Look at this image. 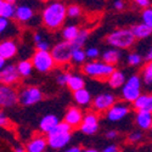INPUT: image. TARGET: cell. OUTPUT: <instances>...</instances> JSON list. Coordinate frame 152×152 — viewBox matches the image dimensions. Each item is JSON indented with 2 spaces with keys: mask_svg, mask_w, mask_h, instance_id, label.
<instances>
[{
  "mask_svg": "<svg viewBox=\"0 0 152 152\" xmlns=\"http://www.w3.org/2000/svg\"><path fill=\"white\" fill-rule=\"evenodd\" d=\"M60 122H61V121L58 119L57 116H55V115H46V116H44V117L40 119V122H39V129H40L42 133L48 134L53 128H55V126H56Z\"/></svg>",
  "mask_w": 152,
  "mask_h": 152,
  "instance_id": "24",
  "label": "cell"
},
{
  "mask_svg": "<svg viewBox=\"0 0 152 152\" xmlns=\"http://www.w3.org/2000/svg\"><path fill=\"white\" fill-rule=\"evenodd\" d=\"M71 61L73 63H75V65H84L85 61H86L85 50L84 49H73Z\"/></svg>",
  "mask_w": 152,
  "mask_h": 152,
  "instance_id": "33",
  "label": "cell"
},
{
  "mask_svg": "<svg viewBox=\"0 0 152 152\" xmlns=\"http://www.w3.org/2000/svg\"><path fill=\"white\" fill-rule=\"evenodd\" d=\"M118 135H119V133H118V130H116V129L108 130V132L105 134L106 139H108V140H115V139H117V137H118Z\"/></svg>",
  "mask_w": 152,
  "mask_h": 152,
  "instance_id": "41",
  "label": "cell"
},
{
  "mask_svg": "<svg viewBox=\"0 0 152 152\" xmlns=\"http://www.w3.org/2000/svg\"><path fill=\"white\" fill-rule=\"evenodd\" d=\"M51 48H53V45L50 43V40L43 39L40 43L35 44V51H50Z\"/></svg>",
  "mask_w": 152,
  "mask_h": 152,
  "instance_id": "39",
  "label": "cell"
},
{
  "mask_svg": "<svg viewBox=\"0 0 152 152\" xmlns=\"http://www.w3.org/2000/svg\"><path fill=\"white\" fill-rule=\"evenodd\" d=\"M43 100V93L37 86H26L18 93V102L23 106H33Z\"/></svg>",
  "mask_w": 152,
  "mask_h": 152,
  "instance_id": "8",
  "label": "cell"
},
{
  "mask_svg": "<svg viewBox=\"0 0 152 152\" xmlns=\"http://www.w3.org/2000/svg\"><path fill=\"white\" fill-rule=\"evenodd\" d=\"M72 140V133H65L55 136H48L46 142L53 150H62L65 148Z\"/></svg>",
  "mask_w": 152,
  "mask_h": 152,
  "instance_id": "16",
  "label": "cell"
},
{
  "mask_svg": "<svg viewBox=\"0 0 152 152\" xmlns=\"http://www.w3.org/2000/svg\"><path fill=\"white\" fill-rule=\"evenodd\" d=\"M72 51H73L72 43L62 40L51 48L50 54H51V57L55 61V63H58V65H67V63L71 62Z\"/></svg>",
  "mask_w": 152,
  "mask_h": 152,
  "instance_id": "5",
  "label": "cell"
},
{
  "mask_svg": "<svg viewBox=\"0 0 152 152\" xmlns=\"http://www.w3.org/2000/svg\"><path fill=\"white\" fill-rule=\"evenodd\" d=\"M78 32H79V28H78L77 24H68V26L62 28L61 37H62V39L65 42L72 43L75 39V37L78 35Z\"/></svg>",
  "mask_w": 152,
  "mask_h": 152,
  "instance_id": "26",
  "label": "cell"
},
{
  "mask_svg": "<svg viewBox=\"0 0 152 152\" xmlns=\"http://www.w3.org/2000/svg\"><path fill=\"white\" fill-rule=\"evenodd\" d=\"M20 74L16 69V66L14 63H9L5 65L4 68L0 71V84L1 85H7L12 86L14 84L18 83L20 80Z\"/></svg>",
  "mask_w": 152,
  "mask_h": 152,
  "instance_id": "13",
  "label": "cell"
},
{
  "mask_svg": "<svg viewBox=\"0 0 152 152\" xmlns=\"http://www.w3.org/2000/svg\"><path fill=\"white\" fill-rule=\"evenodd\" d=\"M35 18H37L35 11L29 3H21V4L17 3L15 15H14V20L16 22L22 24H28V26H37L40 22L34 21Z\"/></svg>",
  "mask_w": 152,
  "mask_h": 152,
  "instance_id": "7",
  "label": "cell"
},
{
  "mask_svg": "<svg viewBox=\"0 0 152 152\" xmlns=\"http://www.w3.org/2000/svg\"><path fill=\"white\" fill-rule=\"evenodd\" d=\"M121 96L124 100L125 104L134 102V101L142 94V83L140 75L132 74L130 77L125 80L124 85L121 88Z\"/></svg>",
  "mask_w": 152,
  "mask_h": 152,
  "instance_id": "4",
  "label": "cell"
},
{
  "mask_svg": "<svg viewBox=\"0 0 152 152\" xmlns=\"http://www.w3.org/2000/svg\"><path fill=\"white\" fill-rule=\"evenodd\" d=\"M101 58H102L104 63L115 67L117 63H119V61L122 58V51H121V50H117V49H113V48L107 49L106 51L102 53Z\"/></svg>",
  "mask_w": 152,
  "mask_h": 152,
  "instance_id": "20",
  "label": "cell"
},
{
  "mask_svg": "<svg viewBox=\"0 0 152 152\" xmlns=\"http://www.w3.org/2000/svg\"><path fill=\"white\" fill-rule=\"evenodd\" d=\"M67 5L61 1L48 3L42 11V23L49 31H58L66 22Z\"/></svg>",
  "mask_w": 152,
  "mask_h": 152,
  "instance_id": "1",
  "label": "cell"
},
{
  "mask_svg": "<svg viewBox=\"0 0 152 152\" xmlns=\"http://www.w3.org/2000/svg\"><path fill=\"white\" fill-rule=\"evenodd\" d=\"M141 20H142V23L145 24V26L152 28V9L151 7L142 10V12H141Z\"/></svg>",
  "mask_w": 152,
  "mask_h": 152,
  "instance_id": "36",
  "label": "cell"
},
{
  "mask_svg": "<svg viewBox=\"0 0 152 152\" xmlns=\"http://www.w3.org/2000/svg\"><path fill=\"white\" fill-rule=\"evenodd\" d=\"M132 34L134 35L135 40H144V39H148L152 34V28L145 26L144 23H139V24H134L132 26V28H129Z\"/></svg>",
  "mask_w": 152,
  "mask_h": 152,
  "instance_id": "22",
  "label": "cell"
},
{
  "mask_svg": "<svg viewBox=\"0 0 152 152\" xmlns=\"http://www.w3.org/2000/svg\"><path fill=\"white\" fill-rule=\"evenodd\" d=\"M20 33L16 24L11 20H6L0 17V38H4V35L7 37H15Z\"/></svg>",
  "mask_w": 152,
  "mask_h": 152,
  "instance_id": "19",
  "label": "cell"
},
{
  "mask_svg": "<svg viewBox=\"0 0 152 152\" xmlns=\"http://www.w3.org/2000/svg\"><path fill=\"white\" fill-rule=\"evenodd\" d=\"M89 35H90V32L85 29V28H79V32H78V35L75 37V39L72 42V45H73V49H83V46L85 45V43L89 39Z\"/></svg>",
  "mask_w": 152,
  "mask_h": 152,
  "instance_id": "29",
  "label": "cell"
},
{
  "mask_svg": "<svg viewBox=\"0 0 152 152\" xmlns=\"http://www.w3.org/2000/svg\"><path fill=\"white\" fill-rule=\"evenodd\" d=\"M117 102V97L112 93H101L91 100V106L96 112H106Z\"/></svg>",
  "mask_w": 152,
  "mask_h": 152,
  "instance_id": "9",
  "label": "cell"
},
{
  "mask_svg": "<svg viewBox=\"0 0 152 152\" xmlns=\"http://www.w3.org/2000/svg\"><path fill=\"white\" fill-rule=\"evenodd\" d=\"M73 99L75 101V104L82 106V107H89L91 105V93L89 90H86L85 88L84 89H80L78 91L73 93Z\"/></svg>",
  "mask_w": 152,
  "mask_h": 152,
  "instance_id": "25",
  "label": "cell"
},
{
  "mask_svg": "<svg viewBox=\"0 0 152 152\" xmlns=\"http://www.w3.org/2000/svg\"><path fill=\"white\" fill-rule=\"evenodd\" d=\"M85 56L86 58H89L90 61H96L100 56V50L95 46H90L85 50Z\"/></svg>",
  "mask_w": 152,
  "mask_h": 152,
  "instance_id": "37",
  "label": "cell"
},
{
  "mask_svg": "<svg viewBox=\"0 0 152 152\" xmlns=\"http://www.w3.org/2000/svg\"><path fill=\"white\" fill-rule=\"evenodd\" d=\"M15 152H26V148L20 145V146H16L15 147Z\"/></svg>",
  "mask_w": 152,
  "mask_h": 152,
  "instance_id": "49",
  "label": "cell"
},
{
  "mask_svg": "<svg viewBox=\"0 0 152 152\" xmlns=\"http://www.w3.org/2000/svg\"><path fill=\"white\" fill-rule=\"evenodd\" d=\"M113 9L117 11H123L125 9V3L122 0H117V1H113Z\"/></svg>",
  "mask_w": 152,
  "mask_h": 152,
  "instance_id": "43",
  "label": "cell"
},
{
  "mask_svg": "<svg viewBox=\"0 0 152 152\" xmlns=\"http://www.w3.org/2000/svg\"><path fill=\"white\" fill-rule=\"evenodd\" d=\"M31 62H32L33 69H37L40 73H48L50 71H53L56 66L50 51H35L32 55Z\"/></svg>",
  "mask_w": 152,
  "mask_h": 152,
  "instance_id": "6",
  "label": "cell"
},
{
  "mask_svg": "<svg viewBox=\"0 0 152 152\" xmlns=\"http://www.w3.org/2000/svg\"><path fill=\"white\" fill-rule=\"evenodd\" d=\"M140 79H141L142 84H145L147 88H151V85H152V63L151 62L146 63L144 66Z\"/></svg>",
  "mask_w": 152,
  "mask_h": 152,
  "instance_id": "31",
  "label": "cell"
},
{
  "mask_svg": "<svg viewBox=\"0 0 152 152\" xmlns=\"http://www.w3.org/2000/svg\"><path fill=\"white\" fill-rule=\"evenodd\" d=\"M116 69V67L106 65L102 61H88L85 62L83 67H82V72L88 75L90 78L94 79H107L110 75L112 74V72Z\"/></svg>",
  "mask_w": 152,
  "mask_h": 152,
  "instance_id": "3",
  "label": "cell"
},
{
  "mask_svg": "<svg viewBox=\"0 0 152 152\" xmlns=\"http://www.w3.org/2000/svg\"><path fill=\"white\" fill-rule=\"evenodd\" d=\"M43 39H44V37H43V33H42V32L37 31V32L33 34V42H34V44L40 43Z\"/></svg>",
  "mask_w": 152,
  "mask_h": 152,
  "instance_id": "45",
  "label": "cell"
},
{
  "mask_svg": "<svg viewBox=\"0 0 152 152\" xmlns=\"http://www.w3.org/2000/svg\"><path fill=\"white\" fill-rule=\"evenodd\" d=\"M9 124V118L3 111H0V126H6Z\"/></svg>",
  "mask_w": 152,
  "mask_h": 152,
  "instance_id": "44",
  "label": "cell"
},
{
  "mask_svg": "<svg viewBox=\"0 0 152 152\" xmlns=\"http://www.w3.org/2000/svg\"><path fill=\"white\" fill-rule=\"evenodd\" d=\"M83 116L84 113L79 107H69L66 111L65 115V122L67 125H69L71 128H79V125L83 121Z\"/></svg>",
  "mask_w": 152,
  "mask_h": 152,
  "instance_id": "15",
  "label": "cell"
},
{
  "mask_svg": "<svg viewBox=\"0 0 152 152\" xmlns=\"http://www.w3.org/2000/svg\"><path fill=\"white\" fill-rule=\"evenodd\" d=\"M71 74H72V73H69V72H62V73L57 74L56 83H57L58 85H61V86H66L67 83H68V79H69V77H71Z\"/></svg>",
  "mask_w": 152,
  "mask_h": 152,
  "instance_id": "38",
  "label": "cell"
},
{
  "mask_svg": "<svg viewBox=\"0 0 152 152\" xmlns=\"http://www.w3.org/2000/svg\"><path fill=\"white\" fill-rule=\"evenodd\" d=\"M142 60L147 61V63L151 62V60H152V48L151 46L147 49V53H145V56H142Z\"/></svg>",
  "mask_w": 152,
  "mask_h": 152,
  "instance_id": "47",
  "label": "cell"
},
{
  "mask_svg": "<svg viewBox=\"0 0 152 152\" xmlns=\"http://www.w3.org/2000/svg\"><path fill=\"white\" fill-rule=\"evenodd\" d=\"M100 128L99 117L95 112H88L83 116V121L79 125V129L85 135H94Z\"/></svg>",
  "mask_w": 152,
  "mask_h": 152,
  "instance_id": "11",
  "label": "cell"
},
{
  "mask_svg": "<svg viewBox=\"0 0 152 152\" xmlns=\"http://www.w3.org/2000/svg\"><path fill=\"white\" fill-rule=\"evenodd\" d=\"M130 107L125 102H116L111 108L106 111V118L110 122H121L129 115Z\"/></svg>",
  "mask_w": 152,
  "mask_h": 152,
  "instance_id": "12",
  "label": "cell"
},
{
  "mask_svg": "<svg viewBox=\"0 0 152 152\" xmlns=\"http://www.w3.org/2000/svg\"><path fill=\"white\" fill-rule=\"evenodd\" d=\"M6 65V61L3 58V57H0V71H1L4 68V66Z\"/></svg>",
  "mask_w": 152,
  "mask_h": 152,
  "instance_id": "50",
  "label": "cell"
},
{
  "mask_svg": "<svg viewBox=\"0 0 152 152\" xmlns=\"http://www.w3.org/2000/svg\"><path fill=\"white\" fill-rule=\"evenodd\" d=\"M63 152H82V147H79V146H71V147L66 148Z\"/></svg>",
  "mask_w": 152,
  "mask_h": 152,
  "instance_id": "48",
  "label": "cell"
},
{
  "mask_svg": "<svg viewBox=\"0 0 152 152\" xmlns=\"http://www.w3.org/2000/svg\"><path fill=\"white\" fill-rule=\"evenodd\" d=\"M135 5H137L139 7L148 9V7H151V1H150V0H136Z\"/></svg>",
  "mask_w": 152,
  "mask_h": 152,
  "instance_id": "42",
  "label": "cell"
},
{
  "mask_svg": "<svg viewBox=\"0 0 152 152\" xmlns=\"http://www.w3.org/2000/svg\"><path fill=\"white\" fill-rule=\"evenodd\" d=\"M18 53V45L14 39H3L0 42V57L5 61L14 58Z\"/></svg>",
  "mask_w": 152,
  "mask_h": 152,
  "instance_id": "14",
  "label": "cell"
},
{
  "mask_svg": "<svg viewBox=\"0 0 152 152\" xmlns=\"http://www.w3.org/2000/svg\"><path fill=\"white\" fill-rule=\"evenodd\" d=\"M4 3H5V0H0V16H1V12H3V7H4Z\"/></svg>",
  "mask_w": 152,
  "mask_h": 152,
  "instance_id": "52",
  "label": "cell"
},
{
  "mask_svg": "<svg viewBox=\"0 0 152 152\" xmlns=\"http://www.w3.org/2000/svg\"><path fill=\"white\" fill-rule=\"evenodd\" d=\"M106 42L110 46L117 50H126L130 49L135 44V38L128 28H119L110 33L106 38Z\"/></svg>",
  "mask_w": 152,
  "mask_h": 152,
  "instance_id": "2",
  "label": "cell"
},
{
  "mask_svg": "<svg viewBox=\"0 0 152 152\" xmlns=\"http://www.w3.org/2000/svg\"><path fill=\"white\" fill-rule=\"evenodd\" d=\"M102 152H119V147H118L117 145H115V144H112V145L106 146V147L102 150Z\"/></svg>",
  "mask_w": 152,
  "mask_h": 152,
  "instance_id": "46",
  "label": "cell"
},
{
  "mask_svg": "<svg viewBox=\"0 0 152 152\" xmlns=\"http://www.w3.org/2000/svg\"><path fill=\"white\" fill-rule=\"evenodd\" d=\"M135 123L139 129L150 130L152 126V112L148 111H137L135 115Z\"/></svg>",
  "mask_w": 152,
  "mask_h": 152,
  "instance_id": "17",
  "label": "cell"
},
{
  "mask_svg": "<svg viewBox=\"0 0 152 152\" xmlns=\"http://www.w3.org/2000/svg\"><path fill=\"white\" fill-rule=\"evenodd\" d=\"M82 152H99V151L95 148H85V150H82Z\"/></svg>",
  "mask_w": 152,
  "mask_h": 152,
  "instance_id": "51",
  "label": "cell"
},
{
  "mask_svg": "<svg viewBox=\"0 0 152 152\" xmlns=\"http://www.w3.org/2000/svg\"><path fill=\"white\" fill-rule=\"evenodd\" d=\"M15 66H16V69H17V72L20 74V77L28 78L29 75H32L33 66H32V62L29 60H21Z\"/></svg>",
  "mask_w": 152,
  "mask_h": 152,
  "instance_id": "27",
  "label": "cell"
},
{
  "mask_svg": "<svg viewBox=\"0 0 152 152\" xmlns=\"http://www.w3.org/2000/svg\"><path fill=\"white\" fill-rule=\"evenodd\" d=\"M66 14L69 18H78L82 15V7L77 4H71L66 7Z\"/></svg>",
  "mask_w": 152,
  "mask_h": 152,
  "instance_id": "35",
  "label": "cell"
},
{
  "mask_svg": "<svg viewBox=\"0 0 152 152\" xmlns=\"http://www.w3.org/2000/svg\"><path fill=\"white\" fill-rule=\"evenodd\" d=\"M72 132V128L69 125H67L65 122H60L55 128H53L48 134H46V137L48 136H55V135H60V134H65V133H71Z\"/></svg>",
  "mask_w": 152,
  "mask_h": 152,
  "instance_id": "32",
  "label": "cell"
},
{
  "mask_svg": "<svg viewBox=\"0 0 152 152\" xmlns=\"http://www.w3.org/2000/svg\"><path fill=\"white\" fill-rule=\"evenodd\" d=\"M142 61H144L142 60V55L136 53V51L128 54V57H126V62H128V65L132 66V67L140 66L141 63H142Z\"/></svg>",
  "mask_w": 152,
  "mask_h": 152,
  "instance_id": "34",
  "label": "cell"
},
{
  "mask_svg": "<svg viewBox=\"0 0 152 152\" xmlns=\"http://www.w3.org/2000/svg\"><path fill=\"white\" fill-rule=\"evenodd\" d=\"M16 5H17V1H15V0H5L3 12H1V16L0 17L6 18V20H12L15 15Z\"/></svg>",
  "mask_w": 152,
  "mask_h": 152,
  "instance_id": "30",
  "label": "cell"
},
{
  "mask_svg": "<svg viewBox=\"0 0 152 152\" xmlns=\"http://www.w3.org/2000/svg\"><path fill=\"white\" fill-rule=\"evenodd\" d=\"M133 108L137 111H148L152 112V96L151 94H141L134 102H133Z\"/></svg>",
  "mask_w": 152,
  "mask_h": 152,
  "instance_id": "18",
  "label": "cell"
},
{
  "mask_svg": "<svg viewBox=\"0 0 152 152\" xmlns=\"http://www.w3.org/2000/svg\"><path fill=\"white\" fill-rule=\"evenodd\" d=\"M125 80H126V75L121 69H115L112 72V74L107 78V83L112 89H119V88H122Z\"/></svg>",
  "mask_w": 152,
  "mask_h": 152,
  "instance_id": "23",
  "label": "cell"
},
{
  "mask_svg": "<svg viewBox=\"0 0 152 152\" xmlns=\"http://www.w3.org/2000/svg\"><path fill=\"white\" fill-rule=\"evenodd\" d=\"M67 85L73 93L78 91V90L84 89L85 88V79L82 77L80 74H71Z\"/></svg>",
  "mask_w": 152,
  "mask_h": 152,
  "instance_id": "28",
  "label": "cell"
},
{
  "mask_svg": "<svg viewBox=\"0 0 152 152\" xmlns=\"http://www.w3.org/2000/svg\"><path fill=\"white\" fill-rule=\"evenodd\" d=\"M18 104V93L14 86L0 84V107H14Z\"/></svg>",
  "mask_w": 152,
  "mask_h": 152,
  "instance_id": "10",
  "label": "cell"
},
{
  "mask_svg": "<svg viewBox=\"0 0 152 152\" xmlns=\"http://www.w3.org/2000/svg\"><path fill=\"white\" fill-rule=\"evenodd\" d=\"M142 139H144V134H142L141 132L136 130V132H133V133L129 134V136H128V141L132 142V144H136V142H140Z\"/></svg>",
  "mask_w": 152,
  "mask_h": 152,
  "instance_id": "40",
  "label": "cell"
},
{
  "mask_svg": "<svg viewBox=\"0 0 152 152\" xmlns=\"http://www.w3.org/2000/svg\"><path fill=\"white\" fill-rule=\"evenodd\" d=\"M46 147H48L46 137L35 136L32 140H29V142L24 148H26V152H45Z\"/></svg>",
  "mask_w": 152,
  "mask_h": 152,
  "instance_id": "21",
  "label": "cell"
}]
</instances>
